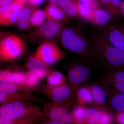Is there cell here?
Wrapping results in <instances>:
<instances>
[{"instance_id":"6da1fadb","label":"cell","mask_w":124,"mask_h":124,"mask_svg":"<svg viewBox=\"0 0 124 124\" xmlns=\"http://www.w3.org/2000/svg\"><path fill=\"white\" fill-rule=\"evenodd\" d=\"M61 42L65 48L90 63L97 62L90 42L80 29L75 27L63 28Z\"/></svg>"},{"instance_id":"7a4b0ae2","label":"cell","mask_w":124,"mask_h":124,"mask_svg":"<svg viewBox=\"0 0 124 124\" xmlns=\"http://www.w3.org/2000/svg\"><path fill=\"white\" fill-rule=\"evenodd\" d=\"M91 47L97 62L108 69L124 66V51L109 43L103 35L94 37Z\"/></svg>"},{"instance_id":"3957f363","label":"cell","mask_w":124,"mask_h":124,"mask_svg":"<svg viewBox=\"0 0 124 124\" xmlns=\"http://www.w3.org/2000/svg\"><path fill=\"white\" fill-rule=\"evenodd\" d=\"M0 116L8 120L25 118L41 119L45 117L38 106L26 101L7 103L0 107Z\"/></svg>"},{"instance_id":"277c9868","label":"cell","mask_w":124,"mask_h":124,"mask_svg":"<svg viewBox=\"0 0 124 124\" xmlns=\"http://www.w3.org/2000/svg\"><path fill=\"white\" fill-rule=\"evenodd\" d=\"M46 95L53 102L70 104L73 101L75 92L69 85L51 86L48 84L37 86L36 91Z\"/></svg>"},{"instance_id":"5b68a950","label":"cell","mask_w":124,"mask_h":124,"mask_svg":"<svg viewBox=\"0 0 124 124\" xmlns=\"http://www.w3.org/2000/svg\"><path fill=\"white\" fill-rule=\"evenodd\" d=\"M69 104H60L53 102H45L42 111L45 117L60 124H74L72 110Z\"/></svg>"},{"instance_id":"8992f818","label":"cell","mask_w":124,"mask_h":124,"mask_svg":"<svg viewBox=\"0 0 124 124\" xmlns=\"http://www.w3.org/2000/svg\"><path fill=\"white\" fill-rule=\"evenodd\" d=\"M23 40L17 36L9 35L0 40L1 59L7 60H13L19 56L24 49Z\"/></svg>"},{"instance_id":"52a82bcc","label":"cell","mask_w":124,"mask_h":124,"mask_svg":"<svg viewBox=\"0 0 124 124\" xmlns=\"http://www.w3.org/2000/svg\"><path fill=\"white\" fill-rule=\"evenodd\" d=\"M34 54L47 66L54 64L66 57V54L57 45L48 41L40 45Z\"/></svg>"},{"instance_id":"ba28073f","label":"cell","mask_w":124,"mask_h":124,"mask_svg":"<svg viewBox=\"0 0 124 124\" xmlns=\"http://www.w3.org/2000/svg\"><path fill=\"white\" fill-rule=\"evenodd\" d=\"M26 0H15L0 7V26H10L15 23Z\"/></svg>"},{"instance_id":"9c48e42d","label":"cell","mask_w":124,"mask_h":124,"mask_svg":"<svg viewBox=\"0 0 124 124\" xmlns=\"http://www.w3.org/2000/svg\"><path fill=\"white\" fill-rule=\"evenodd\" d=\"M90 70L86 65L80 63L72 64L68 70L69 85L75 93V91L82 84L88 79Z\"/></svg>"},{"instance_id":"30bf717a","label":"cell","mask_w":124,"mask_h":124,"mask_svg":"<svg viewBox=\"0 0 124 124\" xmlns=\"http://www.w3.org/2000/svg\"><path fill=\"white\" fill-rule=\"evenodd\" d=\"M102 81L104 85L124 93V66L109 69Z\"/></svg>"},{"instance_id":"8fae6325","label":"cell","mask_w":124,"mask_h":124,"mask_svg":"<svg viewBox=\"0 0 124 124\" xmlns=\"http://www.w3.org/2000/svg\"><path fill=\"white\" fill-rule=\"evenodd\" d=\"M110 44L124 51V24L114 23L103 34Z\"/></svg>"},{"instance_id":"7c38bea8","label":"cell","mask_w":124,"mask_h":124,"mask_svg":"<svg viewBox=\"0 0 124 124\" xmlns=\"http://www.w3.org/2000/svg\"><path fill=\"white\" fill-rule=\"evenodd\" d=\"M63 29L62 22L48 19L40 26L32 35L44 39H52L61 33Z\"/></svg>"},{"instance_id":"4fadbf2b","label":"cell","mask_w":124,"mask_h":124,"mask_svg":"<svg viewBox=\"0 0 124 124\" xmlns=\"http://www.w3.org/2000/svg\"><path fill=\"white\" fill-rule=\"evenodd\" d=\"M93 96V104L100 110H107L108 108L107 94L104 86L93 84L88 85Z\"/></svg>"},{"instance_id":"5bb4252c","label":"cell","mask_w":124,"mask_h":124,"mask_svg":"<svg viewBox=\"0 0 124 124\" xmlns=\"http://www.w3.org/2000/svg\"><path fill=\"white\" fill-rule=\"evenodd\" d=\"M104 85L107 94L108 106L116 112L124 111V93Z\"/></svg>"},{"instance_id":"9a60e30c","label":"cell","mask_w":124,"mask_h":124,"mask_svg":"<svg viewBox=\"0 0 124 124\" xmlns=\"http://www.w3.org/2000/svg\"><path fill=\"white\" fill-rule=\"evenodd\" d=\"M27 67L28 71L35 75L40 79L46 77L49 69L47 65L40 60L35 54L29 57Z\"/></svg>"},{"instance_id":"2e32d148","label":"cell","mask_w":124,"mask_h":124,"mask_svg":"<svg viewBox=\"0 0 124 124\" xmlns=\"http://www.w3.org/2000/svg\"><path fill=\"white\" fill-rule=\"evenodd\" d=\"M17 101H26L33 102L40 101L31 92L0 93V103H5Z\"/></svg>"},{"instance_id":"e0dca14e","label":"cell","mask_w":124,"mask_h":124,"mask_svg":"<svg viewBox=\"0 0 124 124\" xmlns=\"http://www.w3.org/2000/svg\"><path fill=\"white\" fill-rule=\"evenodd\" d=\"M98 5L97 0L85 2L78 1L79 16L91 24H93L94 14Z\"/></svg>"},{"instance_id":"ac0fdd59","label":"cell","mask_w":124,"mask_h":124,"mask_svg":"<svg viewBox=\"0 0 124 124\" xmlns=\"http://www.w3.org/2000/svg\"><path fill=\"white\" fill-rule=\"evenodd\" d=\"M37 87L32 88L24 84L5 83L0 84V93L10 94L36 91Z\"/></svg>"},{"instance_id":"d6986e66","label":"cell","mask_w":124,"mask_h":124,"mask_svg":"<svg viewBox=\"0 0 124 124\" xmlns=\"http://www.w3.org/2000/svg\"><path fill=\"white\" fill-rule=\"evenodd\" d=\"M26 73L20 72H11L8 70H0V84L5 83L23 84Z\"/></svg>"},{"instance_id":"ffe728a7","label":"cell","mask_w":124,"mask_h":124,"mask_svg":"<svg viewBox=\"0 0 124 124\" xmlns=\"http://www.w3.org/2000/svg\"><path fill=\"white\" fill-rule=\"evenodd\" d=\"M57 4L68 17L75 19L79 16L77 0H58Z\"/></svg>"},{"instance_id":"44dd1931","label":"cell","mask_w":124,"mask_h":124,"mask_svg":"<svg viewBox=\"0 0 124 124\" xmlns=\"http://www.w3.org/2000/svg\"><path fill=\"white\" fill-rule=\"evenodd\" d=\"M77 104L85 106L93 104V96L88 85L80 86L75 91Z\"/></svg>"},{"instance_id":"7402d4cb","label":"cell","mask_w":124,"mask_h":124,"mask_svg":"<svg viewBox=\"0 0 124 124\" xmlns=\"http://www.w3.org/2000/svg\"><path fill=\"white\" fill-rule=\"evenodd\" d=\"M46 16L49 20L62 22L67 20V16L56 4L51 3L45 10Z\"/></svg>"},{"instance_id":"603a6c76","label":"cell","mask_w":124,"mask_h":124,"mask_svg":"<svg viewBox=\"0 0 124 124\" xmlns=\"http://www.w3.org/2000/svg\"><path fill=\"white\" fill-rule=\"evenodd\" d=\"M46 77V84L51 86H58L67 84V80L65 76L59 71L49 69Z\"/></svg>"},{"instance_id":"cb8c5ba5","label":"cell","mask_w":124,"mask_h":124,"mask_svg":"<svg viewBox=\"0 0 124 124\" xmlns=\"http://www.w3.org/2000/svg\"><path fill=\"white\" fill-rule=\"evenodd\" d=\"M113 17L110 11L106 9L98 7L93 16V24L97 26H104L107 24Z\"/></svg>"},{"instance_id":"d4e9b609","label":"cell","mask_w":124,"mask_h":124,"mask_svg":"<svg viewBox=\"0 0 124 124\" xmlns=\"http://www.w3.org/2000/svg\"><path fill=\"white\" fill-rule=\"evenodd\" d=\"M102 111L96 108H85V124H100Z\"/></svg>"},{"instance_id":"484cf974","label":"cell","mask_w":124,"mask_h":124,"mask_svg":"<svg viewBox=\"0 0 124 124\" xmlns=\"http://www.w3.org/2000/svg\"><path fill=\"white\" fill-rule=\"evenodd\" d=\"M31 10L28 7L23 8L17 19V26L19 29L25 30L29 26Z\"/></svg>"},{"instance_id":"4316f807","label":"cell","mask_w":124,"mask_h":124,"mask_svg":"<svg viewBox=\"0 0 124 124\" xmlns=\"http://www.w3.org/2000/svg\"><path fill=\"white\" fill-rule=\"evenodd\" d=\"M46 14L44 10L40 9L35 10L31 13L30 23L35 27H39L44 23Z\"/></svg>"},{"instance_id":"83f0119b","label":"cell","mask_w":124,"mask_h":124,"mask_svg":"<svg viewBox=\"0 0 124 124\" xmlns=\"http://www.w3.org/2000/svg\"><path fill=\"white\" fill-rule=\"evenodd\" d=\"M85 106L78 104L72 110L74 124H85Z\"/></svg>"},{"instance_id":"f1b7e54d","label":"cell","mask_w":124,"mask_h":124,"mask_svg":"<svg viewBox=\"0 0 124 124\" xmlns=\"http://www.w3.org/2000/svg\"><path fill=\"white\" fill-rule=\"evenodd\" d=\"M98 5L99 4L104 9L110 12L112 15L115 16L116 12L122 0H97Z\"/></svg>"},{"instance_id":"f546056e","label":"cell","mask_w":124,"mask_h":124,"mask_svg":"<svg viewBox=\"0 0 124 124\" xmlns=\"http://www.w3.org/2000/svg\"><path fill=\"white\" fill-rule=\"evenodd\" d=\"M38 77L28 71L26 73V79L23 84L32 88H36L40 80Z\"/></svg>"},{"instance_id":"4dcf8cb0","label":"cell","mask_w":124,"mask_h":124,"mask_svg":"<svg viewBox=\"0 0 124 124\" xmlns=\"http://www.w3.org/2000/svg\"><path fill=\"white\" fill-rule=\"evenodd\" d=\"M102 114L100 124H111L113 120L111 115L108 112L107 110H102Z\"/></svg>"},{"instance_id":"1f68e13d","label":"cell","mask_w":124,"mask_h":124,"mask_svg":"<svg viewBox=\"0 0 124 124\" xmlns=\"http://www.w3.org/2000/svg\"><path fill=\"white\" fill-rule=\"evenodd\" d=\"M115 120L118 124H124V111L116 112Z\"/></svg>"},{"instance_id":"d6a6232c","label":"cell","mask_w":124,"mask_h":124,"mask_svg":"<svg viewBox=\"0 0 124 124\" xmlns=\"http://www.w3.org/2000/svg\"><path fill=\"white\" fill-rule=\"evenodd\" d=\"M116 15L124 17V0L121 1L117 8L115 16Z\"/></svg>"},{"instance_id":"836d02e7","label":"cell","mask_w":124,"mask_h":124,"mask_svg":"<svg viewBox=\"0 0 124 124\" xmlns=\"http://www.w3.org/2000/svg\"><path fill=\"white\" fill-rule=\"evenodd\" d=\"M31 4L33 6H37L42 4L45 0H28Z\"/></svg>"},{"instance_id":"e575fe53","label":"cell","mask_w":124,"mask_h":124,"mask_svg":"<svg viewBox=\"0 0 124 124\" xmlns=\"http://www.w3.org/2000/svg\"><path fill=\"white\" fill-rule=\"evenodd\" d=\"M10 120L6 119L0 116V124H11Z\"/></svg>"},{"instance_id":"d590c367","label":"cell","mask_w":124,"mask_h":124,"mask_svg":"<svg viewBox=\"0 0 124 124\" xmlns=\"http://www.w3.org/2000/svg\"><path fill=\"white\" fill-rule=\"evenodd\" d=\"M15 0H0V7L9 4Z\"/></svg>"},{"instance_id":"8d00e7d4","label":"cell","mask_w":124,"mask_h":124,"mask_svg":"<svg viewBox=\"0 0 124 124\" xmlns=\"http://www.w3.org/2000/svg\"><path fill=\"white\" fill-rule=\"evenodd\" d=\"M9 35H10V34L8 32L0 31V39H2L3 37H5L6 36Z\"/></svg>"},{"instance_id":"74e56055","label":"cell","mask_w":124,"mask_h":124,"mask_svg":"<svg viewBox=\"0 0 124 124\" xmlns=\"http://www.w3.org/2000/svg\"><path fill=\"white\" fill-rule=\"evenodd\" d=\"M77 0L80 2H85V1H92L94 0Z\"/></svg>"},{"instance_id":"f35d334b","label":"cell","mask_w":124,"mask_h":124,"mask_svg":"<svg viewBox=\"0 0 124 124\" xmlns=\"http://www.w3.org/2000/svg\"><path fill=\"white\" fill-rule=\"evenodd\" d=\"M1 39H0V40ZM1 52L0 49V59H1Z\"/></svg>"}]
</instances>
